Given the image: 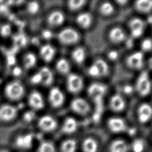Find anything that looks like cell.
Masks as SVG:
<instances>
[{
    "mask_svg": "<svg viewBox=\"0 0 152 152\" xmlns=\"http://www.w3.org/2000/svg\"><path fill=\"white\" fill-rule=\"evenodd\" d=\"M88 73L91 76L94 77H97L100 76L99 70L94 64H93L92 65H91L90 66V68H89Z\"/></svg>",
    "mask_w": 152,
    "mask_h": 152,
    "instance_id": "39",
    "label": "cell"
},
{
    "mask_svg": "<svg viewBox=\"0 0 152 152\" xmlns=\"http://www.w3.org/2000/svg\"></svg>",
    "mask_w": 152,
    "mask_h": 152,
    "instance_id": "49",
    "label": "cell"
},
{
    "mask_svg": "<svg viewBox=\"0 0 152 152\" xmlns=\"http://www.w3.org/2000/svg\"><path fill=\"white\" fill-rule=\"evenodd\" d=\"M146 143L141 138H134L129 144L130 151L132 152H144Z\"/></svg>",
    "mask_w": 152,
    "mask_h": 152,
    "instance_id": "27",
    "label": "cell"
},
{
    "mask_svg": "<svg viewBox=\"0 0 152 152\" xmlns=\"http://www.w3.org/2000/svg\"><path fill=\"white\" fill-rule=\"evenodd\" d=\"M72 58L76 63L80 64L84 61L86 59V51L81 48H78L74 50L72 53Z\"/></svg>",
    "mask_w": 152,
    "mask_h": 152,
    "instance_id": "29",
    "label": "cell"
},
{
    "mask_svg": "<svg viewBox=\"0 0 152 152\" xmlns=\"http://www.w3.org/2000/svg\"></svg>",
    "mask_w": 152,
    "mask_h": 152,
    "instance_id": "50",
    "label": "cell"
},
{
    "mask_svg": "<svg viewBox=\"0 0 152 152\" xmlns=\"http://www.w3.org/2000/svg\"><path fill=\"white\" fill-rule=\"evenodd\" d=\"M49 100L52 107L54 108H58L64 103V94L58 87L53 88L49 92Z\"/></svg>",
    "mask_w": 152,
    "mask_h": 152,
    "instance_id": "14",
    "label": "cell"
},
{
    "mask_svg": "<svg viewBox=\"0 0 152 152\" xmlns=\"http://www.w3.org/2000/svg\"><path fill=\"white\" fill-rule=\"evenodd\" d=\"M37 152H58L55 145L49 140H42L39 142Z\"/></svg>",
    "mask_w": 152,
    "mask_h": 152,
    "instance_id": "25",
    "label": "cell"
},
{
    "mask_svg": "<svg viewBox=\"0 0 152 152\" xmlns=\"http://www.w3.org/2000/svg\"><path fill=\"white\" fill-rule=\"evenodd\" d=\"M24 87L20 83H10L5 88V94L7 98L12 101H17L21 99L24 94Z\"/></svg>",
    "mask_w": 152,
    "mask_h": 152,
    "instance_id": "4",
    "label": "cell"
},
{
    "mask_svg": "<svg viewBox=\"0 0 152 152\" xmlns=\"http://www.w3.org/2000/svg\"><path fill=\"white\" fill-rule=\"evenodd\" d=\"M144 57L142 51H136L131 53L126 59L127 66L134 70H139L143 66Z\"/></svg>",
    "mask_w": 152,
    "mask_h": 152,
    "instance_id": "11",
    "label": "cell"
},
{
    "mask_svg": "<svg viewBox=\"0 0 152 152\" xmlns=\"http://www.w3.org/2000/svg\"><path fill=\"white\" fill-rule=\"evenodd\" d=\"M137 117L141 124L148 123L152 118V107L148 103H143L138 107Z\"/></svg>",
    "mask_w": 152,
    "mask_h": 152,
    "instance_id": "12",
    "label": "cell"
},
{
    "mask_svg": "<svg viewBox=\"0 0 152 152\" xmlns=\"http://www.w3.org/2000/svg\"><path fill=\"white\" fill-rule=\"evenodd\" d=\"M18 111L15 107L10 104H3L0 106V122L10 123L16 119Z\"/></svg>",
    "mask_w": 152,
    "mask_h": 152,
    "instance_id": "6",
    "label": "cell"
},
{
    "mask_svg": "<svg viewBox=\"0 0 152 152\" xmlns=\"http://www.w3.org/2000/svg\"><path fill=\"white\" fill-rule=\"evenodd\" d=\"M15 59L14 58L12 57L9 58H8V63L10 64H14Z\"/></svg>",
    "mask_w": 152,
    "mask_h": 152,
    "instance_id": "46",
    "label": "cell"
},
{
    "mask_svg": "<svg viewBox=\"0 0 152 152\" xmlns=\"http://www.w3.org/2000/svg\"><path fill=\"white\" fill-rule=\"evenodd\" d=\"M21 70L19 67H16L13 70V74L15 76H18L21 74Z\"/></svg>",
    "mask_w": 152,
    "mask_h": 152,
    "instance_id": "42",
    "label": "cell"
},
{
    "mask_svg": "<svg viewBox=\"0 0 152 152\" xmlns=\"http://www.w3.org/2000/svg\"><path fill=\"white\" fill-rule=\"evenodd\" d=\"M37 62V58L35 54L29 53L24 58V64L26 69H29L35 66Z\"/></svg>",
    "mask_w": 152,
    "mask_h": 152,
    "instance_id": "32",
    "label": "cell"
},
{
    "mask_svg": "<svg viewBox=\"0 0 152 152\" xmlns=\"http://www.w3.org/2000/svg\"><path fill=\"white\" fill-rule=\"evenodd\" d=\"M76 21L80 27L88 28L92 23V16L89 12H83L77 17Z\"/></svg>",
    "mask_w": 152,
    "mask_h": 152,
    "instance_id": "24",
    "label": "cell"
},
{
    "mask_svg": "<svg viewBox=\"0 0 152 152\" xmlns=\"http://www.w3.org/2000/svg\"><path fill=\"white\" fill-rule=\"evenodd\" d=\"M12 32L11 27L10 25H2L0 28V34L2 35L3 37H6L10 35Z\"/></svg>",
    "mask_w": 152,
    "mask_h": 152,
    "instance_id": "38",
    "label": "cell"
},
{
    "mask_svg": "<svg viewBox=\"0 0 152 152\" xmlns=\"http://www.w3.org/2000/svg\"><path fill=\"white\" fill-rule=\"evenodd\" d=\"M127 2L128 1H117V3L120 5H125Z\"/></svg>",
    "mask_w": 152,
    "mask_h": 152,
    "instance_id": "47",
    "label": "cell"
},
{
    "mask_svg": "<svg viewBox=\"0 0 152 152\" xmlns=\"http://www.w3.org/2000/svg\"><path fill=\"white\" fill-rule=\"evenodd\" d=\"M35 113L33 111L26 112L23 116L24 121L26 123H31L35 120Z\"/></svg>",
    "mask_w": 152,
    "mask_h": 152,
    "instance_id": "36",
    "label": "cell"
},
{
    "mask_svg": "<svg viewBox=\"0 0 152 152\" xmlns=\"http://www.w3.org/2000/svg\"><path fill=\"white\" fill-rule=\"evenodd\" d=\"M43 37L45 39H49L52 37V33L49 31H44L43 32Z\"/></svg>",
    "mask_w": 152,
    "mask_h": 152,
    "instance_id": "43",
    "label": "cell"
},
{
    "mask_svg": "<svg viewBox=\"0 0 152 152\" xmlns=\"http://www.w3.org/2000/svg\"><path fill=\"white\" fill-rule=\"evenodd\" d=\"M129 144L123 139H116L109 144L108 152H129Z\"/></svg>",
    "mask_w": 152,
    "mask_h": 152,
    "instance_id": "17",
    "label": "cell"
},
{
    "mask_svg": "<svg viewBox=\"0 0 152 152\" xmlns=\"http://www.w3.org/2000/svg\"><path fill=\"white\" fill-rule=\"evenodd\" d=\"M132 91V87L130 86H125L124 87V92L126 93V94H130L131 93Z\"/></svg>",
    "mask_w": 152,
    "mask_h": 152,
    "instance_id": "44",
    "label": "cell"
},
{
    "mask_svg": "<svg viewBox=\"0 0 152 152\" xmlns=\"http://www.w3.org/2000/svg\"><path fill=\"white\" fill-rule=\"evenodd\" d=\"M83 86V80L79 75L76 74H70L68 75L67 86L70 93L77 94L81 91Z\"/></svg>",
    "mask_w": 152,
    "mask_h": 152,
    "instance_id": "10",
    "label": "cell"
},
{
    "mask_svg": "<svg viewBox=\"0 0 152 152\" xmlns=\"http://www.w3.org/2000/svg\"><path fill=\"white\" fill-rule=\"evenodd\" d=\"M106 91V87L100 83H93L88 88V94L91 98L95 102H100L103 99V97Z\"/></svg>",
    "mask_w": 152,
    "mask_h": 152,
    "instance_id": "9",
    "label": "cell"
},
{
    "mask_svg": "<svg viewBox=\"0 0 152 152\" xmlns=\"http://www.w3.org/2000/svg\"><path fill=\"white\" fill-rule=\"evenodd\" d=\"M80 36L78 32L72 28H66L61 31L58 35L60 43L66 45H72L78 42Z\"/></svg>",
    "mask_w": 152,
    "mask_h": 152,
    "instance_id": "5",
    "label": "cell"
},
{
    "mask_svg": "<svg viewBox=\"0 0 152 152\" xmlns=\"http://www.w3.org/2000/svg\"><path fill=\"white\" fill-rule=\"evenodd\" d=\"M79 124L74 117H68L64 120L61 126L63 134L68 136L72 135L78 130Z\"/></svg>",
    "mask_w": 152,
    "mask_h": 152,
    "instance_id": "15",
    "label": "cell"
},
{
    "mask_svg": "<svg viewBox=\"0 0 152 152\" xmlns=\"http://www.w3.org/2000/svg\"><path fill=\"white\" fill-rule=\"evenodd\" d=\"M84 0H70L68 2V7L72 10H77L84 6L86 3Z\"/></svg>",
    "mask_w": 152,
    "mask_h": 152,
    "instance_id": "34",
    "label": "cell"
},
{
    "mask_svg": "<svg viewBox=\"0 0 152 152\" xmlns=\"http://www.w3.org/2000/svg\"><path fill=\"white\" fill-rule=\"evenodd\" d=\"M0 152H10V151L8 148H0Z\"/></svg>",
    "mask_w": 152,
    "mask_h": 152,
    "instance_id": "48",
    "label": "cell"
},
{
    "mask_svg": "<svg viewBox=\"0 0 152 152\" xmlns=\"http://www.w3.org/2000/svg\"><path fill=\"white\" fill-rule=\"evenodd\" d=\"M81 148L82 152H97L99 143L94 138L86 137L82 141Z\"/></svg>",
    "mask_w": 152,
    "mask_h": 152,
    "instance_id": "19",
    "label": "cell"
},
{
    "mask_svg": "<svg viewBox=\"0 0 152 152\" xmlns=\"http://www.w3.org/2000/svg\"><path fill=\"white\" fill-rule=\"evenodd\" d=\"M58 121L51 115L41 116L37 121V127L40 132L45 134H50L55 132L58 127Z\"/></svg>",
    "mask_w": 152,
    "mask_h": 152,
    "instance_id": "3",
    "label": "cell"
},
{
    "mask_svg": "<svg viewBox=\"0 0 152 152\" xmlns=\"http://www.w3.org/2000/svg\"><path fill=\"white\" fill-rule=\"evenodd\" d=\"M107 126L111 133L115 134L125 132L128 128L125 121L122 118L117 116L109 118L107 120Z\"/></svg>",
    "mask_w": 152,
    "mask_h": 152,
    "instance_id": "7",
    "label": "cell"
},
{
    "mask_svg": "<svg viewBox=\"0 0 152 152\" xmlns=\"http://www.w3.org/2000/svg\"><path fill=\"white\" fill-rule=\"evenodd\" d=\"M28 103L34 110H40L44 107V102L42 95L35 91L30 94L28 98Z\"/></svg>",
    "mask_w": 152,
    "mask_h": 152,
    "instance_id": "16",
    "label": "cell"
},
{
    "mask_svg": "<svg viewBox=\"0 0 152 152\" xmlns=\"http://www.w3.org/2000/svg\"><path fill=\"white\" fill-rule=\"evenodd\" d=\"M56 68L58 72L63 74H68L70 71V65L65 59L59 60L56 65Z\"/></svg>",
    "mask_w": 152,
    "mask_h": 152,
    "instance_id": "31",
    "label": "cell"
},
{
    "mask_svg": "<svg viewBox=\"0 0 152 152\" xmlns=\"http://www.w3.org/2000/svg\"><path fill=\"white\" fill-rule=\"evenodd\" d=\"M108 37L111 42L118 44L125 39V34L122 29L119 27H115L109 31Z\"/></svg>",
    "mask_w": 152,
    "mask_h": 152,
    "instance_id": "20",
    "label": "cell"
},
{
    "mask_svg": "<svg viewBox=\"0 0 152 152\" xmlns=\"http://www.w3.org/2000/svg\"><path fill=\"white\" fill-rule=\"evenodd\" d=\"M65 20V16L60 11H54L51 12L47 18V23L52 27H58L62 25Z\"/></svg>",
    "mask_w": 152,
    "mask_h": 152,
    "instance_id": "22",
    "label": "cell"
},
{
    "mask_svg": "<svg viewBox=\"0 0 152 152\" xmlns=\"http://www.w3.org/2000/svg\"><path fill=\"white\" fill-rule=\"evenodd\" d=\"M148 68H150L151 70H152V57L150 58L148 60Z\"/></svg>",
    "mask_w": 152,
    "mask_h": 152,
    "instance_id": "45",
    "label": "cell"
},
{
    "mask_svg": "<svg viewBox=\"0 0 152 152\" xmlns=\"http://www.w3.org/2000/svg\"><path fill=\"white\" fill-rule=\"evenodd\" d=\"M35 141V136L31 132H22L15 137L13 144L19 150L26 151L33 148Z\"/></svg>",
    "mask_w": 152,
    "mask_h": 152,
    "instance_id": "1",
    "label": "cell"
},
{
    "mask_svg": "<svg viewBox=\"0 0 152 152\" xmlns=\"http://www.w3.org/2000/svg\"><path fill=\"white\" fill-rule=\"evenodd\" d=\"M41 77V83L45 86H49L53 82L54 77L51 70L47 67H43L39 71Z\"/></svg>",
    "mask_w": 152,
    "mask_h": 152,
    "instance_id": "23",
    "label": "cell"
},
{
    "mask_svg": "<svg viewBox=\"0 0 152 152\" xmlns=\"http://www.w3.org/2000/svg\"><path fill=\"white\" fill-rule=\"evenodd\" d=\"M100 12L103 16H108L111 15L114 12V7L110 2H104L100 7Z\"/></svg>",
    "mask_w": 152,
    "mask_h": 152,
    "instance_id": "33",
    "label": "cell"
},
{
    "mask_svg": "<svg viewBox=\"0 0 152 152\" xmlns=\"http://www.w3.org/2000/svg\"><path fill=\"white\" fill-rule=\"evenodd\" d=\"M136 89L141 96L148 95L152 89V84L148 72L144 71L141 73L136 81Z\"/></svg>",
    "mask_w": 152,
    "mask_h": 152,
    "instance_id": "2",
    "label": "cell"
},
{
    "mask_svg": "<svg viewBox=\"0 0 152 152\" xmlns=\"http://www.w3.org/2000/svg\"><path fill=\"white\" fill-rule=\"evenodd\" d=\"M93 64H94L99 70L100 76H105L107 75L109 71V67L105 60L102 59H97Z\"/></svg>",
    "mask_w": 152,
    "mask_h": 152,
    "instance_id": "30",
    "label": "cell"
},
{
    "mask_svg": "<svg viewBox=\"0 0 152 152\" xmlns=\"http://www.w3.org/2000/svg\"><path fill=\"white\" fill-rule=\"evenodd\" d=\"M134 7L138 12L141 13H148L152 10V1L140 0L134 3Z\"/></svg>",
    "mask_w": 152,
    "mask_h": 152,
    "instance_id": "26",
    "label": "cell"
},
{
    "mask_svg": "<svg viewBox=\"0 0 152 152\" xmlns=\"http://www.w3.org/2000/svg\"><path fill=\"white\" fill-rule=\"evenodd\" d=\"M108 57L111 60H115L118 57V53L116 50H111L108 53Z\"/></svg>",
    "mask_w": 152,
    "mask_h": 152,
    "instance_id": "41",
    "label": "cell"
},
{
    "mask_svg": "<svg viewBox=\"0 0 152 152\" xmlns=\"http://www.w3.org/2000/svg\"><path fill=\"white\" fill-rule=\"evenodd\" d=\"M31 82L33 84H38L41 83V77L39 73L35 74L31 78Z\"/></svg>",
    "mask_w": 152,
    "mask_h": 152,
    "instance_id": "40",
    "label": "cell"
},
{
    "mask_svg": "<svg viewBox=\"0 0 152 152\" xmlns=\"http://www.w3.org/2000/svg\"><path fill=\"white\" fill-rule=\"evenodd\" d=\"M141 48L143 51H150L152 50V39L146 38L143 39L141 44Z\"/></svg>",
    "mask_w": 152,
    "mask_h": 152,
    "instance_id": "35",
    "label": "cell"
},
{
    "mask_svg": "<svg viewBox=\"0 0 152 152\" xmlns=\"http://www.w3.org/2000/svg\"><path fill=\"white\" fill-rule=\"evenodd\" d=\"M39 4L37 2H30L27 5V10L31 14H35L39 11Z\"/></svg>",
    "mask_w": 152,
    "mask_h": 152,
    "instance_id": "37",
    "label": "cell"
},
{
    "mask_svg": "<svg viewBox=\"0 0 152 152\" xmlns=\"http://www.w3.org/2000/svg\"><path fill=\"white\" fill-rule=\"evenodd\" d=\"M78 146V143L75 139L68 138L61 142L60 146V152H76Z\"/></svg>",
    "mask_w": 152,
    "mask_h": 152,
    "instance_id": "21",
    "label": "cell"
},
{
    "mask_svg": "<svg viewBox=\"0 0 152 152\" xmlns=\"http://www.w3.org/2000/svg\"><path fill=\"white\" fill-rule=\"evenodd\" d=\"M70 108L74 113L82 116L88 115L91 111L90 105L82 98H77L72 100Z\"/></svg>",
    "mask_w": 152,
    "mask_h": 152,
    "instance_id": "8",
    "label": "cell"
},
{
    "mask_svg": "<svg viewBox=\"0 0 152 152\" xmlns=\"http://www.w3.org/2000/svg\"><path fill=\"white\" fill-rule=\"evenodd\" d=\"M109 107L111 110L115 112H120L125 108V101L121 95L116 94L111 98Z\"/></svg>",
    "mask_w": 152,
    "mask_h": 152,
    "instance_id": "18",
    "label": "cell"
},
{
    "mask_svg": "<svg viewBox=\"0 0 152 152\" xmlns=\"http://www.w3.org/2000/svg\"><path fill=\"white\" fill-rule=\"evenodd\" d=\"M145 24L144 21L138 18H134L130 20L129 23L130 33L134 38L140 37L144 32Z\"/></svg>",
    "mask_w": 152,
    "mask_h": 152,
    "instance_id": "13",
    "label": "cell"
},
{
    "mask_svg": "<svg viewBox=\"0 0 152 152\" xmlns=\"http://www.w3.org/2000/svg\"><path fill=\"white\" fill-rule=\"evenodd\" d=\"M55 50L51 45H45L41 48L40 55L45 61L49 62L53 59L55 55Z\"/></svg>",
    "mask_w": 152,
    "mask_h": 152,
    "instance_id": "28",
    "label": "cell"
}]
</instances>
